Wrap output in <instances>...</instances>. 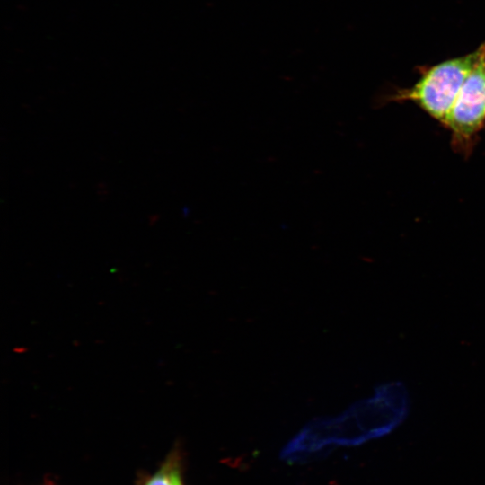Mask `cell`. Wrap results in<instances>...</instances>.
<instances>
[{
  "label": "cell",
  "instance_id": "cell-1",
  "mask_svg": "<svg viewBox=\"0 0 485 485\" xmlns=\"http://www.w3.org/2000/svg\"><path fill=\"white\" fill-rule=\"evenodd\" d=\"M410 406L402 382L380 384L372 397L357 401L337 418L327 419L330 441L355 445L386 436L406 419Z\"/></svg>",
  "mask_w": 485,
  "mask_h": 485
},
{
  "label": "cell",
  "instance_id": "cell-2",
  "mask_svg": "<svg viewBox=\"0 0 485 485\" xmlns=\"http://www.w3.org/2000/svg\"><path fill=\"white\" fill-rule=\"evenodd\" d=\"M481 52V45L466 55L433 66H418L420 76L411 86L397 88L386 101H410L443 127L447 115Z\"/></svg>",
  "mask_w": 485,
  "mask_h": 485
},
{
  "label": "cell",
  "instance_id": "cell-3",
  "mask_svg": "<svg viewBox=\"0 0 485 485\" xmlns=\"http://www.w3.org/2000/svg\"><path fill=\"white\" fill-rule=\"evenodd\" d=\"M481 47V55L462 85L444 125L451 134L452 147L465 157L472 152L485 127V40Z\"/></svg>",
  "mask_w": 485,
  "mask_h": 485
},
{
  "label": "cell",
  "instance_id": "cell-4",
  "mask_svg": "<svg viewBox=\"0 0 485 485\" xmlns=\"http://www.w3.org/2000/svg\"><path fill=\"white\" fill-rule=\"evenodd\" d=\"M136 485H185L180 445L173 446L154 472L138 473Z\"/></svg>",
  "mask_w": 485,
  "mask_h": 485
},
{
  "label": "cell",
  "instance_id": "cell-5",
  "mask_svg": "<svg viewBox=\"0 0 485 485\" xmlns=\"http://www.w3.org/2000/svg\"><path fill=\"white\" fill-rule=\"evenodd\" d=\"M40 485H57V484L51 480H47L43 483H41Z\"/></svg>",
  "mask_w": 485,
  "mask_h": 485
}]
</instances>
